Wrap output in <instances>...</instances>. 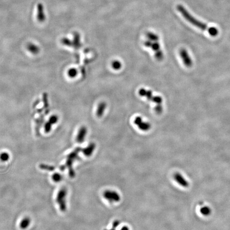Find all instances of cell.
<instances>
[{
	"mask_svg": "<svg viewBox=\"0 0 230 230\" xmlns=\"http://www.w3.org/2000/svg\"><path fill=\"white\" fill-rule=\"evenodd\" d=\"M81 149H82L80 148H77L75 149V150L69 153L67 157L66 164L61 166L60 168L62 171H64L65 169L67 168L68 169L69 175L71 178H74L75 176V172L73 168V165L74 161L76 160L79 159L80 157L78 156V153L81 151Z\"/></svg>",
	"mask_w": 230,
	"mask_h": 230,
	"instance_id": "1",
	"label": "cell"
},
{
	"mask_svg": "<svg viewBox=\"0 0 230 230\" xmlns=\"http://www.w3.org/2000/svg\"><path fill=\"white\" fill-rule=\"evenodd\" d=\"M177 9L183 17L185 19L187 22H189L191 24L194 25L196 27L199 28L203 31H208L209 28L207 27V25L205 24H203L202 22H200L199 20H197L193 16L191 15L190 13L187 11L184 6L181 5H178L177 6Z\"/></svg>",
	"mask_w": 230,
	"mask_h": 230,
	"instance_id": "2",
	"label": "cell"
},
{
	"mask_svg": "<svg viewBox=\"0 0 230 230\" xmlns=\"http://www.w3.org/2000/svg\"><path fill=\"white\" fill-rule=\"evenodd\" d=\"M67 194V190L66 187H62L59 191L56 198L57 203L58 204L59 208L62 212H66L67 209L66 205V196Z\"/></svg>",
	"mask_w": 230,
	"mask_h": 230,
	"instance_id": "3",
	"label": "cell"
},
{
	"mask_svg": "<svg viewBox=\"0 0 230 230\" xmlns=\"http://www.w3.org/2000/svg\"><path fill=\"white\" fill-rule=\"evenodd\" d=\"M139 95L145 97L148 100L156 103L157 104H161L163 102V98L159 96H153L152 93L150 90H147L144 89H141L138 91Z\"/></svg>",
	"mask_w": 230,
	"mask_h": 230,
	"instance_id": "4",
	"label": "cell"
},
{
	"mask_svg": "<svg viewBox=\"0 0 230 230\" xmlns=\"http://www.w3.org/2000/svg\"><path fill=\"white\" fill-rule=\"evenodd\" d=\"M104 198L110 203H117L120 200V195L116 191L111 190H106L103 193Z\"/></svg>",
	"mask_w": 230,
	"mask_h": 230,
	"instance_id": "5",
	"label": "cell"
},
{
	"mask_svg": "<svg viewBox=\"0 0 230 230\" xmlns=\"http://www.w3.org/2000/svg\"><path fill=\"white\" fill-rule=\"evenodd\" d=\"M134 124L137 125L138 129L143 131H148L151 129V125L150 123L143 122L141 117H136L134 120Z\"/></svg>",
	"mask_w": 230,
	"mask_h": 230,
	"instance_id": "6",
	"label": "cell"
},
{
	"mask_svg": "<svg viewBox=\"0 0 230 230\" xmlns=\"http://www.w3.org/2000/svg\"><path fill=\"white\" fill-rule=\"evenodd\" d=\"M180 54L184 65L187 67H191L192 66L193 62L187 51L184 49H182L180 50Z\"/></svg>",
	"mask_w": 230,
	"mask_h": 230,
	"instance_id": "7",
	"label": "cell"
},
{
	"mask_svg": "<svg viewBox=\"0 0 230 230\" xmlns=\"http://www.w3.org/2000/svg\"><path fill=\"white\" fill-rule=\"evenodd\" d=\"M174 178L176 182L180 184L181 186L184 187H189V182H187L184 177L181 175L180 173H176L174 175Z\"/></svg>",
	"mask_w": 230,
	"mask_h": 230,
	"instance_id": "8",
	"label": "cell"
},
{
	"mask_svg": "<svg viewBox=\"0 0 230 230\" xmlns=\"http://www.w3.org/2000/svg\"><path fill=\"white\" fill-rule=\"evenodd\" d=\"M37 20L40 22H43L45 20L44 6L42 4L39 3L37 5Z\"/></svg>",
	"mask_w": 230,
	"mask_h": 230,
	"instance_id": "9",
	"label": "cell"
},
{
	"mask_svg": "<svg viewBox=\"0 0 230 230\" xmlns=\"http://www.w3.org/2000/svg\"><path fill=\"white\" fill-rule=\"evenodd\" d=\"M87 129L85 127H82L80 129V131L78 133L77 136L76 140L78 143H82L85 138L86 134H87Z\"/></svg>",
	"mask_w": 230,
	"mask_h": 230,
	"instance_id": "10",
	"label": "cell"
},
{
	"mask_svg": "<svg viewBox=\"0 0 230 230\" xmlns=\"http://www.w3.org/2000/svg\"><path fill=\"white\" fill-rule=\"evenodd\" d=\"M95 144L94 143H91L89 145V146L86 148H84L82 150L83 154L86 157L91 156L93 154V152L95 150Z\"/></svg>",
	"mask_w": 230,
	"mask_h": 230,
	"instance_id": "11",
	"label": "cell"
},
{
	"mask_svg": "<svg viewBox=\"0 0 230 230\" xmlns=\"http://www.w3.org/2000/svg\"><path fill=\"white\" fill-rule=\"evenodd\" d=\"M106 107L107 104L104 102H102L99 104L98 107L96 110V116L98 117H101L104 114Z\"/></svg>",
	"mask_w": 230,
	"mask_h": 230,
	"instance_id": "12",
	"label": "cell"
},
{
	"mask_svg": "<svg viewBox=\"0 0 230 230\" xmlns=\"http://www.w3.org/2000/svg\"><path fill=\"white\" fill-rule=\"evenodd\" d=\"M31 219L27 217L24 218L20 223V227L22 230H25L29 227V225L31 224Z\"/></svg>",
	"mask_w": 230,
	"mask_h": 230,
	"instance_id": "13",
	"label": "cell"
},
{
	"mask_svg": "<svg viewBox=\"0 0 230 230\" xmlns=\"http://www.w3.org/2000/svg\"><path fill=\"white\" fill-rule=\"evenodd\" d=\"M147 37L151 41L157 42L159 40V36L157 34L151 32H148L147 33Z\"/></svg>",
	"mask_w": 230,
	"mask_h": 230,
	"instance_id": "14",
	"label": "cell"
},
{
	"mask_svg": "<svg viewBox=\"0 0 230 230\" xmlns=\"http://www.w3.org/2000/svg\"><path fill=\"white\" fill-rule=\"evenodd\" d=\"M40 168L41 169L45 170V171H48L49 172H52L55 169V167L54 166L48 165L44 164H42L40 165Z\"/></svg>",
	"mask_w": 230,
	"mask_h": 230,
	"instance_id": "15",
	"label": "cell"
},
{
	"mask_svg": "<svg viewBox=\"0 0 230 230\" xmlns=\"http://www.w3.org/2000/svg\"><path fill=\"white\" fill-rule=\"evenodd\" d=\"M211 212H212V210H211L210 208L207 206L202 207L200 209V212H201V214H203L204 216H208L211 214Z\"/></svg>",
	"mask_w": 230,
	"mask_h": 230,
	"instance_id": "16",
	"label": "cell"
},
{
	"mask_svg": "<svg viewBox=\"0 0 230 230\" xmlns=\"http://www.w3.org/2000/svg\"><path fill=\"white\" fill-rule=\"evenodd\" d=\"M52 180L54 182H55L56 183H58L60 182L62 180V176L60 174L58 173H55L53 175H52Z\"/></svg>",
	"mask_w": 230,
	"mask_h": 230,
	"instance_id": "17",
	"label": "cell"
},
{
	"mask_svg": "<svg viewBox=\"0 0 230 230\" xmlns=\"http://www.w3.org/2000/svg\"><path fill=\"white\" fill-rule=\"evenodd\" d=\"M111 66L114 69L116 70V71H118V70H120V69L122 68V64L120 61L115 60L112 62Z\"/></svg>",
	"mask_w": 230,
	"mask_h": 230,
	"instance_id": "18",
	"label": "cell"
},
{
	"mask_svg": "<svg viewBox=\"0 0 230 230\" xmlns=\"http://www.w3.org/2000/svg\"><path fill=\"white\" fill-rule=\"evenodd\" d=\"M208 33L210 36L215 37V36H216L218 34V31L216 28L212 27L209 28Z\"/></svg>",
	"mask_w": 230,
	"mask_h": 230,
	"instance_id": "19",
	"label": "cell"
},
{
	"mask_svg": "<svg viewBox=\"0 0 230 230\" xmlns=\"http://www.w3.org/2000/svg\"><path fill=\"white\" fill-rule=\"evenodd\" d=\"M151 48L155 52H157L160 50V46L159 43L158 42H153L151 45Z\"/></svg>",
	"mask_w": 230,
	"mask_h": 230,
	"instance_id": "20",
	"label": "cell"
},
{
	"mask_svg": "<svg viewBox=\"0 0 230 230\" xmlns=\"http://www.w3.org/2000/svg\"><path fill=\"white\" fill-rule=\"evenodd\" d=\"M27 47L28 49V50H29V51H31V52L34 53H36L38 52V47H37V46H36L35 45L33 44H29L28 45Z\"/></svg>",
	"mask_w": 230,
	"mask_h": 230,
	"instance_id": "21",
	"label": "cell"
},
{
	"mask_svg": "<svg viewBox=\"0 0 230 230\" xmlns=\"http://www.w3.org/2000/svg\"><path fill=\"white\" fill-rule=\"evenodd\" d=\"M9 158V154L7 152H3L0 154V159L2 161H7Z\"/></svg>",
	"mask_w": 230,
	"mask_h": 230,
	"instance_id": "22",
	"label": "cell"
},
{
	"mask_svg": "<svg viewBox=\"0 0 230 230\" xmlns=\"http://www.w3.org/2000/svg\"><path fill=\"white\" fill-rule=\"evenodd\" d=\"M154 55H155L156 58L159 61L162 60L164 58V53L161 50L157 52H155Z\"/></svg>",
	"mask_w": 230,
	"mask_h": 230,
	"instance_id": "23",
	"label": "cell"
},
{
	"mask_svg": "<svg viewBox=\"0 0 230 230\" xmlns=\"http://www.w3.org/2000/svg\"><path fill=\"white\" fill-rule=\"evenodd\" d=\"M74 44L77 47L80 46V35L78 33H75L74 35Z\"/></svg>",
	"mask_w": 230,
	"mask_h": 230,
	"instance_id": "24",
	"label": "cell"
},
{
	"mask_svg": "<svg viewBox=\"0 0 230 230\" xmlns=\"http://www.w3.org/2000/svg\"><path fill=\"white\" fill-rule=\"evenodd\" d=\"M154 109L157 114H160L163 112V108L161 104H157L154 108Z\"/></svg>",
	"mask_w": 230,
	"mask_h": 230,
	"instance_id": "25",
	"label": "cell"
},
{
	"mask_svg": "<svg viewBox=\"0 0 230 230\" xmlns=\"http://www.w3.org/2000/svg\"><path fill=\"white\" fill-rule=\"evenodd\" d=\"M77 71L76 69H71L70 71H69V75L71 77H74L76 75Z\"/></svg>",
	"mask_w": 230,
	"mask_h": 230,
	"instance_id": "26",
	"label": "cell"
},
{
	"mask_svg": "<svg viewBox=\"0 0 230 230\" xmlns=\"http://www.w3.org/2000/svg\"><path fill=\"white\" fill-rule=\"evenodd\" d=\"M62 43L64 44V45H71V41L69 40H68L67 38H64L62 40Z\"/></svg>",
	"mask_w": 230,
	"mask_h": 230,
	"instance_id": "27",
	"label": "cell"
},
{
	"mask_svg": "<svg viewBox=\"0 0 230 230\" xmlns=\"http://www.w3.org/2000/svg\"><path fill=\"white\" fill-rule=\"evenodd\" d=\"M152 43V41H151L150 40H148V41H145V42H144V45L146 46V47L150 48Z\"/></svg>",
	"mask_w": 230,
	"mask_h": 230,
	"instance_id": "28",
	"label": "cell"
},
{
	"mask_svg": "<svg viewBox=\"0 0 230 230\" xmlns=\"http://www.w3.org/2000/svg\"><path fill=\"white\" fill-rule=\"evenodd\" d=\"M120 230H129V228L127 227H124L121 229Z\"/></svg>",
	"mask_w": 230,
	"mask_h": 230,
	"instance_id": "29",
	"label": "cell"
}]
</instances>
